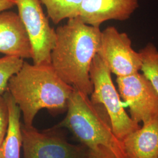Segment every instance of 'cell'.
I'll return each mask as SVG.
<instances>
[{
  "mask_svg": "<svg viewBox=\"0 0 158 158\" xmlns=\"http://www.w3.org/2000/svg\"><path fill=\"white\" fill-rule=\"evenodd\" d=\"M101 30L83 23L79 17L70 18L56 30V40L51 52V64L68 85L87 96L93 90L91 65L100 45Z\"/></svg>",
  "mask_w": 158,
  "mask_h": 158,
  "instance_id": "1",
  "label": "cell"
},
{
  "mask_svg": "<svg viewBox=\"0 0 158 158\" xmlns=\"http://www.w3.org/2000/svg\"><path fill=\"white\" fill-rule=\"evenodd\" d=\"M74 88L60 79L51 64L23 62L10 79L7 91L23 113L24 125L32 126L40 110L59 111L67 109Z\"/></svg>",
  "mask_w": 158,
  "mask_h": 158,
  "instance_id": "2",
  "label": "cell"
},
{
  "mask_svg": "<svg viewBox=\"0 0 158 158\" xmlns=\"http://www.w3.org/2000/svg\"><path fill=\"white\" fill-rule=\"evenodd\" d=\"M67 110L66 117L57 127L69 129L89 150L105 148L115 158H127L122 141L115 135L102 105L93 102L89 96L74 89Z\"/></svg>",
  "mask_w": 158,
  "mask_h": 158,
  "instance_id": "3",
  "label": "cell"
},
{
  "mask_svg": "<svg viewBox=\"0 0 158 158\" xmlns=\"http://www.w3.org/2000/svg\"><path fill=\"white\" fill-rule=\"evenodd\" d=\"M111 73L97 54L91 65L90 75L93 85L91 102L100 104L106 108L113 131L120 141L140 128L125 111L120 96L111 79Z\"/></svg>",
  "mask_w": 158,
  "mask_h": 158,
  "instance_id": "4",
  "label": "cell"
},
{
  "mask_svg": "<svg viewBox=\"0 0 158 158\" xmlns=\"http://www.w3.org/2000/svg\"><path fill=\"white\" fill-rule=\"evenodd\" d=\"M32 49L34 64H51V52L56 40V31L49 24L40 0H15Z\"/></svg>",
  "mask_w": 158,
  "mask_h": 158,
  "instance_id": "5",
  "label": "cell"
},
{
  "mask_svg": "<svg viewBox=\"0 0 158 158\" xmlns=\"http://www.w3.org/2000/svg\"><path fill=\"white\" fill-rule=\"evenodd\" d=\"M97 54L117 77L127 76L141 70L142 60L139 52L134 50L128 35L119 32L114 27L102 31Z\"/></svg>",
  "mask_w": 158,
  "mask_h": 158,
  "instance_id": "6",
  "label": "cell"
},
{
  "mask_svg": "<svg viewBox=\"0 0 158 158\" xmlns=\"http://www.w3.org/2000/svg\"><path fill=\"white\" fill-rule=\"evenodd\" d=\"M116 81L119 94L130 108L133 121L144 124L158 118V94L143 74L117 77Z\"/></svg>",
  "mask_w": 158,
  "mask_h": 158,
  "instance_id": "7",
  "label": "cell"
},
{
  "mask_svg": "<svg viewBox=\"0 0 158 158\" xmlns=\"http://www.w3.org/2000/svg\"><path fill=\"white\" fill-rule=\"evenodd\" d=\"M23 158H87L89 149L73 145L54 134L21 126Z\"/></svg>",
  "mask_w": 158,
  "mask_h": 158,
  "instance_id": "8",
  "label": "cell"
},
{
  "mask_svg": "<svg viewBox=\"0 0 158 158\" xmlns=\"http://www.w3.org/2000/svg\"><path fill=\"white\" fill-rule=\"evenodd\" d=\"M139 7L138 0H83L79 18L96 27L109 20L125 21Z\"/></svg>",
  "mask_w": 158,
  "mask_h": 158,
  "instance_id": "9",
  "label": "cell"
},
{
  "mask_svg": "<svg viewBox=\"0 0 158 158\" xmlns=\"http://www.w3.org/2000/svg\"><path fill=\"white\" fill-rule=\"evenodd\" d=\"M0 52L23 59L32 58L27 32L18 14L14 12H0Z\"/></svg>",
  "mask_w": 158,
  "mask_h": 158,
  "instance_id": "10",
  "label": "cell"
},
{
  "mask_svg": "<svg viewBox=\"0 0 158 158\" xmlns=\"http://www.w3.org/2000/svg\"><path fill=\"white\" fill-rule=\"evenodd\" d=\"M122 143L127 158H158V118L127 135Z\"/></svg>",
  "mask_w": 158,
  "mask_h": 158,
  "instance_id": "11",
  "label": "cell"
},
{
  "mask_svg": "<svg viewBox=\"0 0 158 158\" xmlns=\"http://www.w3.org/2000/svg\"><path fill=\"white\" fill-rule=\"evenodd\" d=\"M4 96L8 108L9 123L6 136L0 146V158H21L23 147L21 111L8 91Z\"/></svg>",
  "mask_w": 158,
  "mask_h": 158,
  "instance_id": "12",
  "label": "cell"
},
{
  "mask_svg": "<svg viewBox=\"0 0 158 158\" xmlns=\"http://www.w3.org/2000/svg\"><path fill=\"white\" fill-rule=\"evenodd\" d=\"M45 6L48 17L57 24L65 19L79 16L83 0H40Z\"/></svg>",
  "mask_w": 158,
  "mask_h": 158,
  "instance_id": "13",
  "label": "cell"
},
{
  "mask_svg": "<svg viewBox=\"0 0 158 158\" xmlns=\"http://www.w3.org/2000/svg\"><path fill=\"white\" fill-rule=\"evenodd\" d=\"M139 52L142 60L141 71L158 94V49L152 43H149Z\"/></svg>",
  "mask_w": 158,
  "mask_h": 158,
  "instance_id": "14",
  "label": "cell"
},
{
  "mask_svg": "<svg viewBox=\"0 0 158 158\" xmlns=\"http://www.w3.org/2000/svg\"><path fill=\"white\" fill-rule=\"evenodd\" d=\"M24 62L22 58L11 56L0 57V96L7 90L10 79L20 70Z\"/></svg>",
  "mask_w": 158,
  "mask_h": 158,
  "instance_id": "15",
  "label": "cell"
},
{
  "mask_svg": "<svg viewBox=\"0 0 158 158\" xmlns=\"http://www.w3.org/2000/svg\"><path fill=\"white\" fill-rule=\"evenodd\" d=\"M9 123V113L4 95L0 96V146L6 135Z\"/></svg>",
  "mask_w": 158,
  "mask_h": 158,
  "instance_id": "16",
  "label": "cell"
},
{
  "mask_svg": "<svg viewBox=\"0 0 158 158\" xmlns=\"http://www.w3.org/2000/svg\"><path fill=\"white\" fill-rule=\"evenodd\" d=\"M89 151L87 158H115L113 155L105 148H101L98 151Z\"/></svg>",
  "mask_w": 158,
  "mask_h": 158,
  "instance_id": "17",
  "label": "cell"
},
{
  "mask_svg": "<svg viewBox=\"0 0 158 158\" xmlns=\"http://www.w3.org/2000/svg\"><path fill=\"white\" fill-rule=\"evenodd\" d=\"M15 6V0H0V12L8 10Z\"/></svg>",
  "mask_w": 158,
  "mask_h": 158,
  "instance_id": "18",
  "label": "cell"
}]
</instances>
